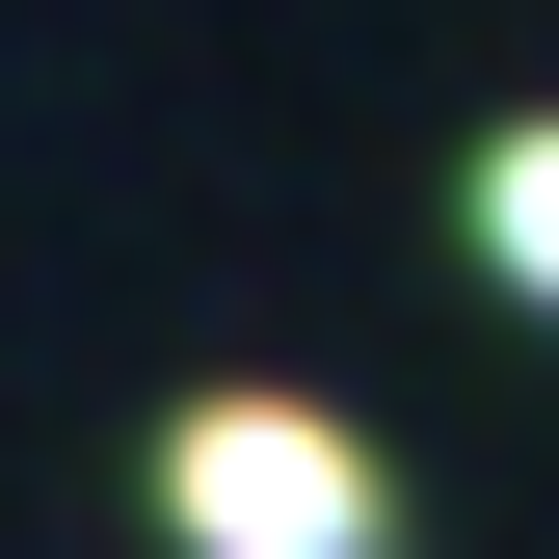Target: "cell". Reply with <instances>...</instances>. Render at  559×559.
Listing matches in <instances>:
<instances>
[{"instance_id": "6da1fadb", "label": "cell", "mask_w": 559, "mask_h": 559, "mask_svg": "<svg viewBox=\"0 0 559 559\" xmlns=\"http://www.w3.org/2000/svg\"><path fill=\"white\" fill-rule=\"evenodd\" d=\"M160 533L187 559H400V479L346 400H187L160 427Z\"/></svg>"}, {"instance_id": "7a4b0ae2", "label": "cell", "mask_w": 559, "mask_h": 559, "mask_svg": "<svg viewBox=\"0 0 559 559\" xmlns=\"http://www.w3.org/2000/svg\"><path fill=\"white\" fill-rule=\"evenodd\" d=\"M453 240H479V294H533V320H559V107H507V133H479Z\"/></svg>"}]
</instances>
